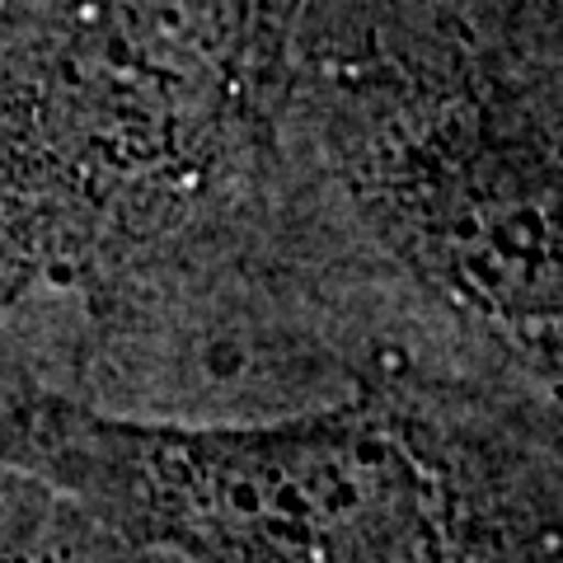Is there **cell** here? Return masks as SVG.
<instances>
[{
	"label": "cell",
	"mask_w": 563,
	"mask_h": 563,
	"mask_svg": "<svg viewBox=\"0 0 563 563\" xmlns=\"http://www.w3.org/2000/svg\"><path fill=\"white\" fill-rule=\"evenodd\" d=\"M0 461L188 563H446L442 484L376 404L169 428L66 399L0 409Z\"/></svg>",
	"instance_id": "cell-1"
},
{
	"label": "cell",
	"mask_w": 563,
	"mask_h": 563,
	"mask_svg": "<svg viewBox=\"0 0 563 563\" xmlns=\"http://www.w3.org/2000/svg\"><path fill=\"white\" fill-rule=\"evenodd\" d=\"M488 174H437L418 198V254L465 306L512 329L563 324V179L488 155Z\"/></svg>",
	"instance_id": "cell-2"
}]
</instances>
